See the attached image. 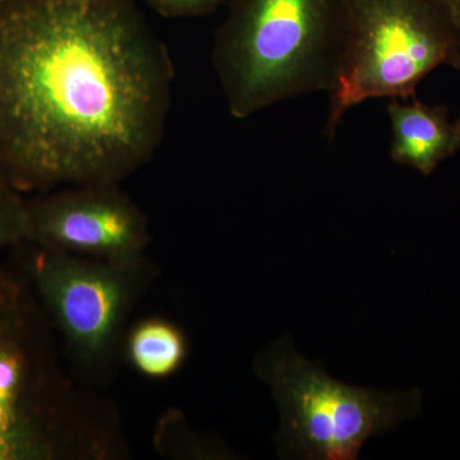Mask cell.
<instances>
[{
    "label": "cell",
    "mask_w": 460,
    "mask_h": 460,
    "mask_svg": "<svg viewBox=\"0 0 460 460\" xmlns=\"http://www.w3.org/2000/svg\"><path fill=\"white\" fill-rule=\"evenodd\" d=\"M253 368L279 410L277 445L283 458L358 459L372 436L422 411L417 387L381 392L341 383L296 352L287 335L257 354Z\"/></svg>",
    "instance_id": "cell-4"
},
{
    "label": "cell",
    "mask_w": 460,
    "mask_h": 460,
    "mask_svg": "<svg viewBox=\"0 0 460 460\" xmlns=\"http://www.w3.org/2000/svg\"><path fill=\"white\" fill-rule=\"evenodd\" d=\"M436 4L440 5L441 8L452 17L454 23L456 26L460 25V0H434ZM460 30V29H459Z\"/></svg>",
    "instance_id": "cell-13"
},
{
    "label": "cell",
    "mask_w": 460,
    "mask_h": 460,
    "mask_svg": "<svg viewBox=\"0 0 460 460\" xmlns=\"http://www.w3.org/2000/svg\"><path fill=\"white\" fill-rule=\"evenodd\" d=\"M123 352L133 370L150 380L174 376L190 354V341L180 325L165 317L137 321L126 332Z\"/></svg>",
    "instance_id": "cell-9"
},
{
    "label": "cell",
    "mask_w": 460,
    "mask_h": 460,
    "mask_svg": "<svg viewBox=\"0 0 460 460\" xmlns=\"http://www.w3.org/2000/svg\"><path fill=\"white\" fill-rule=\"evenodd\" d=\"M8 193H20L12 186L8 175L5 174L4 169L0 165V195H8Z\"/></svg>",
    "instance_id": "cell-14"
},
{
    "label": "cell",
    "mask_w": 460,
    "mask_h": 460,
    "mask_svg": "<svg viewBox=\"0 0 460 460\" xmlns=\"http://www.w3.org/2000/svg\"><path fill=\"white\" fill-rule=\"evenodd\" d=\"M154 447L160 456L169 459H208L223 456L193 431L186 416L178 410L166 411L160 417L154 431Z\"/></svg>",
    "instance_id": "cell-10"
},
{
    "label": "cell",
    "mask_w": 460,
    "mask_h": 460,
    "mask_svg": "<svg viewBox=\"0 0 460 460\" xmlns=\"http://www.w3.org/2000/svg\"><path fill=\"white\" fill-rule=\"evenodd\" d=\"M8 2H11V0H0V7H2V5H4L5 3H8Z\"/></svg>",
    "instance_id": "cell-16"
},
{
    "label": "cell",
    "mask_w": 460,
    "mask_h": 460,
    "mask_svg": "<svg viewBox=\"0 0 460 460\" xmlns=\"http://www.w3.org/2000/svg\"><path fill=\"white\" fill-rule=\"evenodd\" d=\"M131 456L119 411L66 370L31 281L0 260V460Z\"/></svg>",
    "instance_id": "cell-2"
},
{
    "label": "cell",
    "mask_w": 460,
    "mask_h": 460,
    "mask_svg": "<svg viewBox=\"0 0 460 460\" xmlns=\"http://www.w3.org/2000/svg\"><path fill=\"white\" fill-rule=\"evenodd\" d=\"M174 69L132 0L0 7V165L17 192L115 183L164 138Z\"/></svg>",
    "instance_id": "cell-1"
},
{
    "label": "cell",
    "mask_w": 460,
    "mask_h": 460,
    "mask_svg": "<svg viewBox=\"0 0 460 460\" xmlns=\"http://www.w3.org/2000/svg\"><path fill=\"white\" fill-rule=\"evenodd\" d=\"M12 252L63 341L75 376L91 387L111 377L123 350L129 314L153 283V263L146 256L72 255L30 241Z\"/></svg>",
    "instance_id": "cell-5"
},
{
    "label": "cell",
    "mask_w": 460,
    "mask_h": 460,
    "mask_svg": "<svg viewBox=\"0 0 460 460\" xmlns=\"http://www.w3.org/2000/svg\"><path fill=\"white\" fill-rule=\"evenodd\" d=\"M347 32L344 0H232L213 51L232 117L246 119L283 100L332 93Z\"/></svg>",
    "instance_id": "cell-3"
},
{
    "label": "cell",
    "mask_w": 460,
    "mask_h": 460,
    "mask_svg": "<svg viewBox=\"0 0 460 460\" xmlns=\"http://www.w3.org/2000/svg\"><path fill=\"white\" fill-rule=\"evenodd\" d=\"M347 45L325 135L334 138L349 109L370 99L414 98L441 66L460 68V30L434 0H344Z\"/></svg>",
    "instance_id": "cell-6"
},
{
    "label": "cell",
    "mask_w": 460,
    "mask_h": 460,
    "mask_svg": "<svg viewBox=\"0 0 460 460\" xmlns=\"http://www.w3.org/2000/svg\"><path fill=\"white\" fill-rule=\"evenodd\" d=\"M459 29H460V25H459Z\"/></svg>",
    "instance_id": "cell-17"
},
{
    "label": "cell",
    "mask_w": 460,
    "mask_h": 460,
    "mask_svg": "<svg viewBox=\"0 0 460 460\" xmlns=\"http://www.w3.org/2000/svg\"><path fill=\"white\" fill-rule=\"evenodd\" d=\"M393 138L390 157L396 164L431 175L460 148L447 105H428L413 98L393 99L387 105Z\"/></svg>",
    "instance_id": "cell-8"
},
{
    "label": "cell",
    "mask_w": 460,
    "mask_h": 460,
    "mask_svg": "<svg viewBox=\"0 0 460 460\" xmlns=\"http://www.w3.org/2000/svg\"><path fill=\"white\" fill-rule=\"evenodd\" d=\"M453 124H454V129H456V137H458V141L460 144V117Z\"/></svg>",
    "instance_id": "cell-15"
},
{
    "label": "cell",
    "mask_w": 460,
    "mask_h": 460,
    "mask_svg": "<svg viewBox=\"0 0 460 460\" xmlns=\"http://www.w3.org/2000/svg\"><path fill=\"white\" fill-rule=\"evenodd\" d=\"M25 199L21 193L0 195V253L26 241Z\"/></svg>",
    "instance_id": "cell-11"
},
{
    "label": "cell",
    "mask_w": 460,
    "mask_h": 460,
    "mask_svg": "<svg viewBox=\"0 0 460 460\" xmlns=\"http://www.w3.org/2000/svg\"><path fill=\"white\" fill-rule=\"evenodd\" d=\"M226 0H146L148 7L160 17L193 18L208 16Z\"/></svg>",
    "instance_id": "cell-12"
},
{
    "label": "cell",
    "mask_w": 460,
    "mask_h": 460,
    "mask_svg": "<svg viewBox=\"0 0 460 460\" xmlns=\"http://www.w3.org/2000/svg\"><path fill=\"white\" fill-rule=\"evenodd\" d=\"M27 238L48 250L107 260L145 256L150 226L140 206L115 183H91L25 199Z\"/></svg>",
    "instance_id": "cell-7"
}]
</instances>
